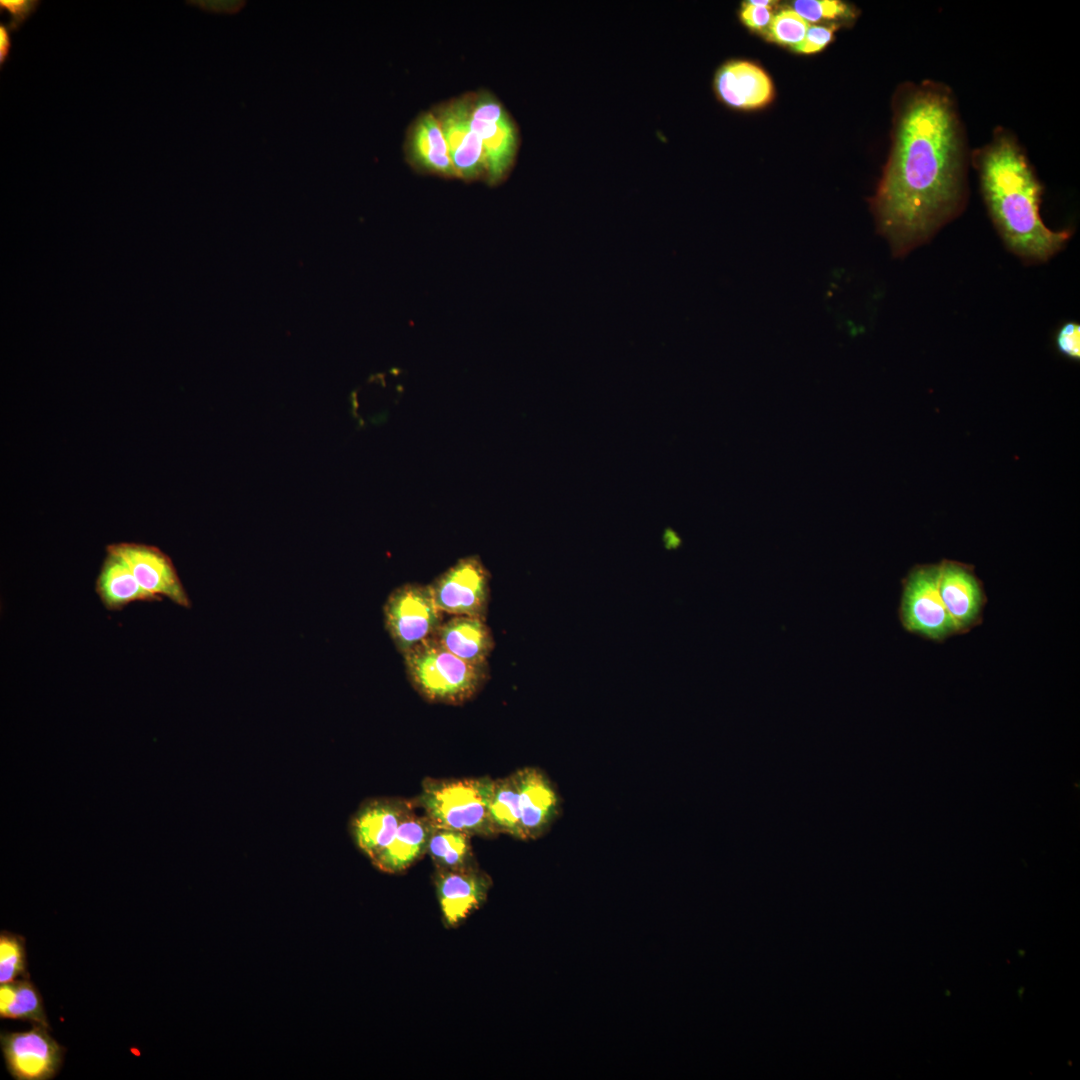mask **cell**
Listing matches in <instances>:
<instances>
[{"mask_svg":"<svg viewBox=\"0 0 1080 1080\" xmlns=\"http://www.w3.org/2000/svg\"><path fill=\"white\" fill-rule=\"evenodd\" d=\"M127 563L140 586L162 600L163 597L184 608L190 599L171 558L158 547L122 542L110 545Z\"/></svg>","mask_w":1080,"mask_h":1080,"instance_id":"obj_12","label":"cell"},{"mask_svg":"<svg viewBox=\"0 0 1080 1080\" xmlns=\"http://www.w3.org/2000/svg\"><path fill=\"white\" fill-rule=\"evenodd\" d=\"M415 811L413 800L377 797L364 801L352 815L350 835L372 860L392 840L400 824Z\"/></svg>","mask_w":1080,"mask_h":1080,"instance_id":"obj_11","label":"cell"},{"mask_svg":"<svg viewBox=\"0 0 1080 1080\" xmlns=\"http://www.w3.org/2000/svg\"><path fill=\"white\" fill-rule=\"evenodd\" d=\"M28 978L25 938L8 931L0 933V984Z\"/></svg>","mask_w":1080,"mask_h":1080,"instance_id":"obj_24","label":"cell"},{"mask_svg":"<svg viewBox=\"0 0 1080 1080\" xmlns=\"http://www.w3.org/2000/svg\"><path fill=\"white\" fill-rule=\"evenodd\" d=\"M433 827L425 814L413 811L400 824L388 845L371 860L373 865L387 873L406 870L427 852Z\"/></svg>","mask_w":1080,"mask_h":1080,"instance_id":"obj_18","label":"cell"},{"mask_svg":"<svg viewBox=\"0 0 1080 1080\" xmlns=\"http://www.w3.org/2000/svg\"><path fill=\"white\" fill-rule=\"evenodd\" d=\"M894 116L891 152L872 209L892 252L902 255L962 209L969 154L957 102L946 84H907Z\"/></svg>","mask_w":1080,"mask_h":1080,"instance_id":"obj_1","label":"cell"},{"mask_svg":"<svg viewBox=\"0 0 1080 1080\" xmlns=\"http://www.w3.org/2000/svg\"><path fill=\"white\" fill-rule=\"evenodd\" d=\"M49 1028L34 1024L23 1032H2L0 1046L5 1065L16 1080H50L61 1069L65 1049Z\"/></svg>","mask_w":1080,"mask_h":1080,"instance_id":"obj_9","label":"cell"},{"mask_svg":"<svg viewBox=\"0 0 1080 1080\" xmlns=\"http://www.w3.org/2000/svg\"><path fill=\"white\" fill-rule=\"evenodd\" d=\"M773 16L770 7L753 5L749 2H746L743 5L740 12V17L744 24L747 27L758 31L768 30Z\"/></svg>","mask_w":1080,"mask_h":1080,"instance_id":"obj_30","label":"cell"},{"mask_svg":"<svg viewBox=\"0 0 1080 1080\" xmlns=\"http://www.w3.org/2000/svg\"><path fill=\"white\" fill-rule=\"evenodd\" d=\"M433 637L452 654L474 663L488 662L495 645L486 620L472 616L452 617Z\"/></svg>","mask_w":1080,"mask_h":1080,"instance_id":"obj_19","label":"cell"},{"mask_svg":"<svg viewBox=\"0 0 1080 1080\" xmlns=\"http://www.w3.org/2000/svg\"><path fill=\"white\" fill-rule=\"evenodd\" d=\"M471 836L458 830L434 826L427 852L437 869H457L473 865Z\"/></svg>","mask_w":1080,"mask_h":1080,"instance_id":"obj_23","label":"cell"},{"mask_svg":"<svg viewBox=\"0 0 1080 1080\" xmlns=\"http://www.w3.org/2000/svg\"><path fill=\"white\" fill-rule=\"evenodd\" d=\"M405 153L407 161L417 171L459 179L440 124L431 110L418 115L410 125Z\"/></svg>","mask_w":1080,"mask_h":1080,"instance_id":"obj_16","label":"cell"},{"mask_svg":"<svg viewBox=\"0 0 1080 1080\" xmlns=\"http://www.w3.org/2000/svg\"><path fill=\"white\" fill-rule=\"evenodd\" d=\"M95 591L110 611L121 610L133 602L159 601L140 586L125 560L110 545L96 579Z\"/></svg>","mask_w":1080,"mask_h":1080,"instance_id":"obj_20","label":"cell"},{"mask_svg":"<svg viewBox=\"0 0 1080 1080\" xmlns=\"http://www.w3.org/2000/svg\"><path fill=\"white\" fill-rule=\"evenodd\" d=\"M402 656L411 686L428 702L463 704L474 698L489 678L488 662L463 660L446 650L434 637L422 641Z\"/></svg>","mask_w":1080,"mask_h":1080,"instance_id":"obj_3","label":"cell"},{"mask_svg":"<svg viewBox=\"0 0 1080 1080\" xmlns=\"http://www.w3.org/2000/svg\"><path fill=\"white\" fill-rule=\"evenodd\" d=\"M40 1L35 0H1V11L10 14L8 27L17 30L37 9Z\"/></svg>","mask_w":1080,"mask_h":1080,"instance_id":"obj_28","label":"cell"},{"mask_svg":"<svg viewBox=\"0 0 1080 1080\" xmlns=\"http://www.w3.org/2000/svg\"><path fill=\"white\" fill-rule=\"evenodd\" d=\"M939 564L918 565L903 580L899 618L911 633L943 641L958 633L938 590Z\"/></svg>","mask_w":1080,"mask_h":1080,"instance_id":"obj_6","label":"cell"},{"mask_svg":"<svg viewBox=\"0 0 1080 1080\" xmlns=\"http://www.w3.org/2000/svg\"><path fill=\"white\" fill-rule=\"evenodd\" d=\"M809 25L792 9H785L773 16L768 32L775 42L795 48L799 45Z\"/></svg>","mask_w":1080,"mask_h":1080,"instance_id":"obj_25","label":"cell"},{"mask_svg":"<svg viewBox=\"0 0 1080 1080\" xmlns=\"http://www.w3.org/2000/svg\"><path fill=\"white\" fill-rule=\"evenodd\" d=\"M472 127L478 135L485 181L498 185L509 175L520 144L518 127L501 101L490 91L469 93Z\"/></svg>","mask_w":1080,"mask_h":1080,"instance_id":"obj_5","label":"cell"},{"mask_svg":"<svg viewBox=\"0 0 1080 1080\" xmlns=\"http://www.w3.org/2000/svg\"><path fill=\"white\" fill-rule=\"evenodd\" d=\"M714 89L723 103L738 109L762 107L773 95L772 82L766 72L745 60L723 64L715 74Z\"/></svg>","mask_w":1080,"mask_h":1080,"instance_id":"obj_17","label":"cell"},{"mask_svg":"<svg viewBox=\"0 0 1080 1080\" xmlns=\"http://www.w3.org/2000/svg\"><path fill=\"white\" fill-rule=\"evenodd\" d=\"M970 157L989 215L1007 246L1030 261H1045L1056 253L1069 234L1043 223V187L1015 134L997 127L991 140Z\"/></svg>","mask_w":1080,"mask_h":1080,"instance_id":"obj_2","label":"cell"},{"mask_svg":"<svg viewBox=\"0 0 1080 1080\" xmlns=\"http://www.w3.org/2000/svg\"><path fill=\"white\" fill-rule=\"evenodd\" d=\"M1080 326L1075 322L1064 324L1057 333L1056 345L1058 350L1074 360L1080 358Z\"/></svg>","mask_w":1080,"mask_h":1080,"instance_id":"obj_29","label":"cell"},{"mask_svg":"<svg viewBox=\"0 0 1080 1080\" xmlns=\"http://www.w3.org/2000/svg\"><path fill=\"white\" fill-rule=\"evenodd\" d=\"M748 2H749V3H751V4H753V5H758V6H768V7H769V6L771 5V3H772V1H769V0H751V1H748Z\"/></svg>","mask_w":1080,"mask_h":1080,"instance_id":"obj_32","label":"cell"},{"mask_svg":"<svg viewBox=\"0 0 1080 1080\" xmlns=\"http://www.w3.org/2000/svg\"><path fill=\"white\" fill-rule=\"evenodd\" d=\"M434 882L445 921L458 924L486 899L491 880L474 865L437 869Z\"/></svg>","mask_w":1080,"mask_h":1080,"instance_id":"obj_15","label":"cell"},{"mask_svg":"<svg viewBox=\"0 0 1080 1080\" xmlns=\"http://www.w3.org/2000/svg\"><path fill=\"white\" fill-rule=\"evenodd\" d=\"M488 776L460 779L426 778L415 806L434 826L462 831L470 836L493 837L488 804L493 785Z\"/></svg>","mask_w":1080,"mask_h":1080,"instance_id":"obj_4","label":"cell"},{"mask_svg":"<svg viewBox=\"0 0 1080 1080\" xmlns=\"http://www.w3.org/2000/svg\"><path fill=\"white\" fill-rule=\"evenodd\" d=\"M516 783L524 840L543 836L558 818L561 799L546 773L525 767L512 773Z\"/></svg>","mask_w":1080,"mask_h":1080,"instance_id":"obj_14","label":"cell"},{"mask_svg":"<svg viewBox=\"0 0 1080 1080\" xmlns=\"http://www.w3.org/2000/svg\"><path fill=\"white\" fill-rule=\"evenodd\" d=\"M0 1017L30 1021L50 1029L42 996L29 977L1 985Z\"/></svg>","mask_w":1080,"mask_h":1080,"instance_id":"obj_21","label":"cell"},{"mask_svg":"<svg viewBox=\"0 0 1080 1080\" xmlns=\"http://www.w3.org/2000/svg\"><path fill=\"white\" fill-rule=\"evenodd\" d=\"M384 624L401 655L434 636L442 624L430 586L407 583L395 588L383 606Z\"/></svg>","mask_w":1080,"mask_h":1080,"instance_id":"obj_7","label":"cell"},{"mask_svg":"<svg viewBox=\"0 0 1080 1080\" xmlns=\"http://www.w3.org/2000/svg\"><path fill=\"white\" fill-rule=\"evenodd\" d=\"M431 111L440 124L458 178L484 180L482 145L472 127L469 93L441 102Z\"/></svg>","mask_w":1080,"mask_h":1080,"instance_id":"obj_10","label":"cell"},{"mask_svg":"<svg viewBox=\"0 0 1080 1080\" xmlns=\"http://www.w3.org/2000/svg\"><path fill=\"white\" fill-rule=\"evenodd\" d=\"M793 10L807 22L853 14L847 5L837 0H797L793 2Z\"/></svg>","mask_w":1080,"mask_h":1080,"instance_id":"obj_26","label":"cell"},{"mask_svg":"<svg viewBox=\"0 0 1080 1080\" xmlns=\"http://www.w3.org/2000/svg\"><path fill=\"white\" fill-rule=\"evenodd\" d=\"M834 27L809 26L802 42L793 48L795 51L811 54L824 49L833 38Z\"/></svg>","mask_w":1080,"mask_h":1080,"instance_id":"obj_27","label":"cell"},{"mask_svg":"<svg viewBox=\"0 0 1080 1080\" xmlns=\"http://www.w3.org/2000/svg\"><path fill=\"white\" fill-rule=\"evenodd\" d=\"M490 578V573L480 557L470 555L459 559L429 586L434 601L442 612L486 620Z\"/></svg>","mask_w":1080,"mask_h":1080,"instance_id":"obj_8","label":"cell"},{"mask_svg":"<svg viewBox=\"0 0 1080 1080\" xmlns=\"http://www.w3.org/2000/svg\"><path fill=\"white\" fill-rule=\"evenodd\" d=\"M488 814L497 835L507 834L524 840L519 795L513 774L493 780Z\"/></svg>","mask_w":1080,"mask_h":1080,"instance_id":"obj_22","label":"cell"},{"mask_svg":"<svg viewBox=\"0 0 1080 1080\" xmlns=\"http://www.w3.org/2000/svg\"><path fill=\"white\" fill-rule=\"evenodd\" d=\"M11 49V37L10 29L7 25L0 24V65L3 66L10 54Z\"/></svg>","mask_w":1080,"mask_h":1080,"instance_id":"obj_31","label":"cell"},{"mask_svg":"<svg viewBox=\"0 0 1080 1080\" xmlns=\"http://www.w3.org/2000/svg\"><path fill=\"white\" fill-rule=\"evenodd\" d=\"M939 564L938 590L958 633H965L981 622L986 602L981 581L965 564L943 560Z\"/></svg>","mask_w":1080,"mask_h":1080,"instance_id":"obj_13","label":"cell"}]
</instances>
